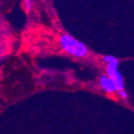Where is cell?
I'll list each match as a JSON object with an SVG mask.
<instances>
[{
  "label": "cell",
  "instance_id": "7a4b0ae2",
  "mask_svg": "<svg viewBox=\"0 0 134 134\" xmlns=\"http://www.w3.org/2000/svg\"><path fill=\"white\" fill-rule=\"evenodd\" d=\"M106 73H107V76L113 81L116 92L124 89V80H123V77H122V74L119 71L118 67L107 65Z\"/></svg>",
  "mask_w": 134,
  "mask_h": 134
},
{
  "label": "cell",
  "instance_id": "5b68a950",
  "mask_svg": "<svg viewBox=\"0 0 134 134\" xmlns=\"http://www.w3.org/2000/svg\"><path fill=\"white\" fill-rule=\"evenodd\" d=\"M118 93H119V95H120V97L123 98V99H127V98H129V95H127V93L125 91V89L120 90V91H118Z\"/></svg>",
  "mask_w": 134,
  "mask_h": 134
},
{
  "label": "cell",
  "instance_id": "277c9868",
  "mask_svg": "<svg viewBox=\"0 0 134 134\" xmlns=\"http://www.w3.org/2000/svg\"><path fill=\"white\" fill-rule=\"evenodd\" d=\"M103 61H104L107 65L114 66V67H118L119 66L118 59L113 55H105L104 57H103Z\"/></svg>",
  "mask_w": 134,
  "mask_h": 134
},
{
  "label": "cell",
  "instance_id": "6da1fadb",
  "mask_svg": "<svg viewBox=\"0 0 134 134\" xmlns=\"http://www.w3.org/2000/svg\"><path fill=\"white\" fill-rule=\"evenodd\" d=\"M59 43L66 53L75 57H85L88 54V49L83 42L68 34L61 35L59 38Z\"/></svg>",
  "mask_w": 134,
  "mask_h": 134
},
{
  "label": "cell",
  "instance_id": "ba28073f",
  "mask_svg": "<svg viewBox=\"0 0 134 134\" xmlns=\"http://www.w3.org/2000/svg\"><path fill=\"white\" fill-rule=\"evenodd\" d=\"M25 1H29V2H31V1H33V0H25Z\"/></svg>",
  "mask_w": 134,
  "mask_h": 134
},
{
  "label": "cell",
  "instance_id": "8992f818",
  "mask_svg": "<svg viewBox=\"0 0 134 134\" xmlns=\"http://www.w3.org/2000/svg\"><path fill=\"white\" fill-rule=\"evenodd\" d=\"M25 8L27 11H29L30 9H32V4L31 2H29V1H26L25 2Z\"/></svg>",
  "mask_w": 134,
  "mask_h": 134
},
{
  "label": "cell",
  "instance_id": "3957f363",
  "mask_svg": "<svg viewBox=\"0 0 134 134\" xmlns=\"http://www.w3.org/2000/svg\"><path fill=\"white\" fill-rule=\"evenodd\" d=\"M99 85H100L101 88H102L106 93L113 94V93L116 92L113 81L111 80L107 75H102V76L100 77V79H99Z\"/></svg>",
  "mask_w": 134,
  "mask_h": 134
},
{
  "label": "cell",
  "instance_id": "52a82bcc",
  "mask_svg": "<svg viewBox=\"0 0 134 134\" xmlns=\"http://www.w3.org/2000/svg\"><path fill=\"white\" fill-rule=\"evenodd\" d=\"M3 54V47L0 45V58H1V56H2Z\"/></svg>",
  "mask_w": 134,
  "mask_h": 134
}]
</instances>
